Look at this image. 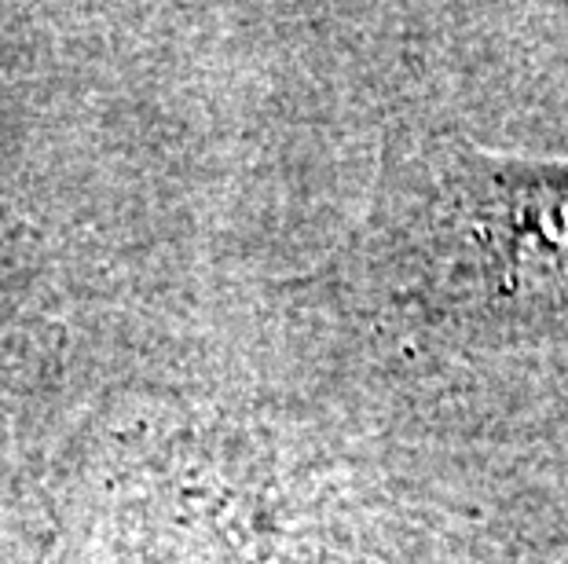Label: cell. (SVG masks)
Wrapping results in <instances>:
<instances>
[{"mask_svg": "<svg viewBox=\"0 0 568 564\" xmlns=\"http://www.w3.org/2000/svg\"><path fill=\"white\" fill-rule=\"evenodd\" d=\"M16 334H11V308H0V470L11 459V411H16Z\"/></svg>", "mask_w": 568, "mask_h": 564, "instance_id": "obj_1", "label": "cell"}]
</instances>
